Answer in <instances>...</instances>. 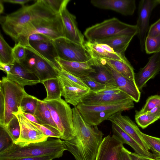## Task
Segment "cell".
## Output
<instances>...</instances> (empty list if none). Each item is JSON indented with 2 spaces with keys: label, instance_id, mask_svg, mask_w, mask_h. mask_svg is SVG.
I'll return each instance as SVG.
<instances>
[{
  "label": "cell",
  "instance_id": "1",
  "mask_svg": "<svg viewBox=\"0 0 160 160\" xmlns=\"http://www.w3.org/2000/svg\"><path fill=\"white\" fill-rule=\"evenodd\" d=\"M72 110L75 134L72 139L63 141L66 150L76 160H95L103 134L97 126L85 121L76 107Z\"/></svg>",
  "mask_w": 160,
  "mask_h": 160
},
{
  "label": "cell",
  "instance_id": "2",
  "mask_svg": "<svg viewBox=\"0 0 160 160\" xmlns=\"http://www.w3.org/2000/svg\"><path fill=\"white\" fill-rule=\"evenodd\" d=\"M57 15L43 0H38L30 5L23 6L17 11L5 16L1 23L4 32L17 41L21 30L29 23L37 19L49 18Z\"/></svg>",
  "mask_w": 160,
  "mask_h": 160
},
{
  "label": "cell",
  "instance_id": "3",
  "mask_svg": "<svg viewBox=\"0 0 160 160\" xmlns=\"http://www.w3.org/2000/svg\"><path fill=\"white\" fill-rule=\"evenodd\" d=\"M66 150L63 141L59 138L49 139L24 147H20L12 142L6 148L0 152V160H14L46 156L59 158L62 156Z\"/></svg>",
  "mask_w": 160,
  "mask_h": 160
},
{
  "label": "cell",
  "instance_id": "4",
  "mask_svg": "<svg viewBox=\"0 0 160 160\" xmlns=\"http://www.w3.org/2000/svg\"><path fill=\"white\" fill-rule=\"evenodd\" d=\"M28 94L24 87L3 77L0 81V126L5 127L15 116L23 98Z\"/></svg>",
  "mask_w": 160,
  "mask_h": 160
},
{
  "label": "cell",
  "instance_id": "5",
  "mask_svg": "<svg viewBox=\"0 0 160 160\" xmlns=\"http://www.w3.org/2000/svg\"><path fill=\"white\" fill-rule=\"evenodd\" d=\"M34 33L44 34L52 40L64 37L63 24L60 14L49 18L37 19L29 23L21 30L17 41L25 47L28 46V38Z\"/></svg>",
  "mask_w": 160,
  "mask_h": 160
},
{
  "label": "cell",
  "instance_id": "6",
  "mask_svg": "<svg viewBox=\"0 0 160 160\" xmlns=\"http://www.w3.org/2000/svg\"><path fill=\"white\" fill-rule=\"evenodd\" d=\"M136 25L127 24L114 18L87 28L84 32L87 41L97 42L125 35H137Z\"/></svg>",
  "mask_w": 160,
  "mask_h": 160
},
{
  "label": "cell",
  "instance_id": "7",
  "mask_svg": "<svg viewBox=\"0 0 160 160\" xmlns=\"http://www.w3.org/2000/svg\"><path fill=\"white\" fill-rule=\"evenodd\" d=\"M76 107L85 122L91 125L97 126L117 112L133 108L134 103L131 98L111 104L88 105L80 103Z\"/></svg>",
  "mask_w": 160,
  "mask_h": 160
},
{
  "label": "cell",
  "instance_id": "8",
  "mask_svg": "<svg viewBox=\"0 0 160 160\" xmlns=\"http://www.w3.org/2000/svg\"><path fill=\"white\" fill-rule=\"evenodd\" d=\"M43 101L49 110L52 119L61 135V139L64 140L72 139L75 133L72 110L69 105L61 98Z\"/></svg>",
  "mask_w": 160,
  "mask_h": 160
},
{
  "label": "cell",
  "instance_id": "9",
  "mask_svg": "<svg viewBox=\"0 0 160 160\" xmlns=\"http://www.w3.org/2000/svg\"><path fill=\"white\" fill-rule=\"evenodd\" d=\"M25 47L26 56L20 63L33 72L41 83L48 79L58 78L61 70L30 46Z\"/></svg>",
  "mask_w": 160,
  "mask_h": 160
},
{
  "label": "cell",
  "instance_id": "10",
  "mask_svg": "<svg viewBox=\"0 0 160 160\" xmlns=\"http://www.w3.org/2000/svg\"><path fill=\"white\" fill-rule=\"evenodd\" d=\"M58 58L64 60L81 62H87L91 58L84 45L61 37L53 40Z\"/></svg>",
  "mask_w": 160,
  "mask_h": 160
},
{
  "label": "cell",
  "instance_id": "11",
  "mask_svg": "<svg viewBox=\"0 0 160 160\" xmlns=\"http://www.w3.org/2000/svg\"><path fill=\"white\" fill-rule=\"evenodd\" d=\"M13 115L17 118L20 127L19 136L15 144L20 147H24L48 139V137L44 134L23 115L20 108L19 111Z\"/></svg>",
  "mask_w": 160,
  "mask_h": 160
},
{
  "label": "cell",
  "instance_id": "12",
  "mask_svg": "<svg viewBox=\"0 0 160 160\" xmlns=\"http://www.w3.org/2000/svg\"><path fill=\"white\" fill-rule=\"evenodd\" d=\"M158 4V0H142L139 2L136 25L138 29L137 35L142 52L144 49L145 42L149 28V21L151 13L153 9Z\"/></svg>",
  "mask_w": 160,
  "mask_h": 160
},
{
  "label": "cell",
  "instance_id": "13",
  "mask_svg": "<svg viewBox=\"0 0 160 160\" xmlns=\"http://www.w3.org/2000/svg\"><path fill=\"white\" fill-rule=\"evenodd\" d=\"M121 112H117L110 117L108 120L121 128L144 150L149 151L150 148L144 141L138 126L126 116L122 114Z\"/></svg>",
  "mask_w": 160,
  "mask_h": 160
},
{
  "label": "cell",
  "instance_id": "14",
  "mask_svg": "<svg viewBox=\"0 0 160 160\" xmlns=\"http://www.w3.org/2000/svg\"><path fill=\"white\" fill-rule=\"evenodd\" d=\"M58 78L62 88V96L67 103L76 107L91 91L73 82L59 73Z\"/></svg>",
  "mask_w": 160,
  "mask_h": 160
},
{
  "label": "cell",
  "instance_id": "15",
  "mask_svg": "<svg viewBox=\"0 0 160 160\" xmlns=\"http://www.w3.org/2000/svg\"><path fill=\"white\" fill-rule=\"evenodd\" d=\"M160 72V51L154 53L148 58L147 64L135 74L136 85L141 92L148 82L153 78Z\"/></svg>",
  "mask_w": 160,
  "mask_h": 160
},
{
  "label": "cell",
  "instance_id": "16",
  "mask_svg": "<svg viewBox=\"0 0 160 160\" xmlns=\"http://www.w3.org/2000/svg\"><path fill=\"white\" fill-rule=\"evenodd\" d=\"M123 143L112 135L105 137L99 148L95 160H120Z\"/></svg>",
  "mask_w": 160,
  "mask_h": 160
},
{
  "label": "cell",
  "instance_id": "17",
  "mask_svg": "<svg viewBox=\"0 0 160 160\" xmlns=\"http://www.w3.org/2000/svg\"><path fill=\"white\" fill-rule=\"evenodd\" d=\"M100 60L112 75L119 88L128 95L134 102H138L140 98L141 92L138 88L135 81L123 76L104 61Z\"/></svg>",
  "mask_w": 160,
  "mask_h": 160
},
{
  "label": "cell",
  "instance_id": "18",
  "mask_svg": "<svg viewBox=\"0 0 160 160\" xmlns=\"http://www.w3.org/2000/svg\"><path fill=\"white\" fill-rule=\"evenodd\" d=\"M64 33V37L78 44L84 45V37L79 29L76 18L65 7L60 13Z\"/></svg>",
  "mask_w": 160,
  "mask_h": 160
},
{
  "label": "cell",
  "instance_id": "19",
  "mask_svg": "<svg viewBox=\"0 0 160 160\" xmlns=\"http://www.w3.org/2000/svg\"><path fill=\"white\" fill-rule=\"evenodd\" d=\"M7 78L24 87L32 86L41 82L39 78L21 63L14 61L12 64L11 72L7 74Z\"/></svg>",
  "mask_w": 160,
  "mask_h": 160
},
{
  "label": "cell",
  "instance_id": "20",
  "mask_svg": "<svg viewBox=\"0 0 160 160\" xmlns=\"http://www.w3.org/2000/svg\"><path fill=\"white\" fill-rule=\"evenodd\" d=\"M90 2L97 8L112 10L125 16L132 15L136 8L134 0H92Z\"/></svg>",
  "mask_w": 160,
  "mask_h": 160
},
{
  "label": "cell",
  "instance_id": "21",
  "mask_svg": "<svg viewBox=\"0 0 160 160\" xmlns=\"http://www.w3.org/2000/svg\"><path fill=\"white\" fill-rule=\"evenodd\" d=\"M131 98L128 95L122 91L118 93L110 94H98L90 91L82 98L80 103L88 105L111 104Z\"/></svg>",
  "mask_w": 160,
  "mask_h": 160
},
{
  "label": "cell",
  "instance_id": "22",
  "mask_svg": "<svg viewBox=\"0 0 160 160\" xmlns=\"http://www.w3.org/2000/svg\"><path fill=\"white\" fill-rule=\"evenodd\" d=\"M84 46L92 58L98 60L108 59L123 61L128 60L125 56L117 54L107 44L87 41L85 42Z\"/></svg>",
  "mask_w": 160,
  "mask_h": 160
},
{
  "label": "cell",
  "instance_id": "23",
  "mask_svg": "<svg viewBox=\"0 0 160 160\" xmlns=\"http://www.w3.org/2000/svg\"><path fill=\"white\" fill-rule=\"evenodd\" d=\"M91 59L87 62H81L65 61L58 58L56 61L62 69L82 79L96 72Z\"/></svg>",
  "mask_w": 160,
  "mask_h": 160
},
{
  "label": "cell",
  "instance_id": "24",
  "mask_svg": "<svg viewBox=\"0 0 160 160\" xmlns=\"http://www.w3.org/2000/svg\"><path fill=\"white\" fill-rule=\"evenodd\" d=\"M113 136L122 142L131 146L135 153L142 157L154 159L152 153L142 148L133 138L116 124L112 123Z\"/></svg>",
  "mask_w": 160,
  "mask_h": 160
},
{
  "label": "cell",
  "instance_id": "25",
  "mask_svg": "<svg viewBox=\"0 0 160 160\" xmlns=\"http://www.w3.org/2000/svg\"><path fill=\"white\" fill-rule=\"evenodd\" d=\"M28 46L52 63L59 69L62 70L56 61L58 56L53 40L42 42H30Z\"/></svg>",
  "mask_w": 160,
  "mask_h": 160
},
{
  "label": "cell",
  "instance_id": "26",
  "mask_svg": "<svg viewBox=\"0 0 160 160\" xmlns=\"http://www.w3.org/2000/svg\"><path fill=\"white\" fill-rule=\"evenodd\" d=\"M91 61L96 72L89 76L90 77L105 85L106 88L118 87L112 75L100 60L92 58Z\"/></svg>",
  "mask_w": 160,
  "mask_h": 160
},
{
  "label": "cell",
  "instance_id": "27",
  "mask_svg": "<svg viewBox=\"0 0 160 160\" xmlns=\"http://www.w3.org/2000/svg\"><path fill=\"white\" fill-rule=\"evenodd\" d=\"M134 35H125L113 37L97 42L99 43L107 44L118 54L125 56V52Z\"/></svg>",
  "mask_w": 160,
  "mask_h": 160
},
{
  "label": "cell",
  "instance_id": "28",
  "mask_svg": "<svg viewBox=\"0 0 160 160\" xmlns=\"http://www.w3.org/2000/svg\"><path fill=\"white\" fill-rule=\"evenodd\" d=\"M101 60L109 65L123 76L130 79L135 81V73L134 68L128 60L123 61L108 59Z\"/></svg>",
  "mask_w": 160,
  "mask_h": 160
},
{
  "label": "cell",
  "instance_id": "29",
  "mask_svg": "<svg viewBox=\"0 0 160 160\" xmlns=\"http://www.w3.org/2000/svg\"><path fill=\"white\" fill-rule=\"evenodd\" d=\"M34 116L40 124L49 125L58 130L52 119L49 110L43 100L38 99Z\"/></svg>",
  "mask_w": 160,
  "mask_h": 160
},
{
  "label": "cell",
  "instance_id": "30",
  "mask_svg": "<svg viewBox=\"0 0 160 160\" xmlns=\"http://www.w3.org/2000/svg\"><path fill=\"white\" fill-rule=\"evenodd\" d=\"M42 83L45 88L47 95L44 101L57 100L61 98L62 88L58 78L44 81Z\"/></svg>",
  "mask_w": 160,
  "mask_h": 160
},
{
  "label": "cell",
  "instance_id": "31",
  "mask_svg": "<svg viewBox=\"0 0 160 160\" xmlns=\"http://www.w3.org/2000/svg\"><path fill=\"white\" fill-rule=\"evenodd\" d=\"M13 48L4 39L1 34L0 35V62L12 64L14 61L13 56Z\"/></svg>",
  "mask_w": 160,
  "mask_h": 160
},
{
  "label": "cell",
  "instance_id": "32",
  "mask_svg": "<svg viewBox=\"0 0 160 160\" xmlns=\"http://www.w3.org/2000/svg\"><path fill=\"white\" fill-rule=\"evenodd\" d=\"M38 99L28 94L23 98L20 106L23 112L30 113L34 115L36 111Z\"/></svg>",
  "mask_w": 160,
  "mask_h": 160
},
{
  "label": "cell",
  "instance_id": "33",
  "mask_svg": "<svg viewBox=\"0 0 160 160\" xmlns=\"http://www.w3.org/2000/svg\"><path fill=\"white\" fill-rule=\"evenodd\" d=\"M145 142L152 152L154 159L160 160V138L147 135L142 132Z\"/></svg>",
  "mask_w": 160,
  "mask_h": 160
},
{
  "label": "cell",
  "instance_id": "34",
  "mask_svg": "<svg viewBox=\"0 0 160 160\" xmlns=\"http://www.w3.org/2000/svg\"><path fill=\"white\" fill-rule=\"evenodd\" d=\"M135 119L138 125L143 129L159 119L153 115L147 113H140L137 110L135 111Z\"/></svg>",
  "mask_w": 160,
  "mask_h": 160
},
{
  "label": "cell",
  "instance_id": "35",
  "mask_svg": "<svg viewBox=\"0 0 160 160\" xmlns=\"http://www.w3.org/2000/svg\"><path fill=\"white\" fill-rule=\"evenodd\" d=\"M3 128L8 134L12 142L15 143L19 138L20 133L19 123L16 117L15 116L5 127Z\"/></svg>",
  "mask_w": 160,
  "mask_h": 160
},
{
  "label": "cell",
  "instance_id": "36",
  "mask_svg": "<svg viewBox=\"0 0 160 160\" xmlns=\"http://www.w3.org/2000/svg\"><path fill=\"white\" fill-rule=\"evenodd\" d=\"M144 49L148 54L154 53L160 51V35L154 38L147 36L144 44Z\"/></svg>",
  "mask_w": 160,
  "mask_h": 160
},
{
  "label": "cell",
  "instance_id": "37",
  "mask_svg": "<svg viewBox=\"0 0 160 160\" xmlns=\"http://www.w3.org/2000/svg\"><path fill=\"white\" fill-rule=\"evenodd\" d=\"M31 122L45 135L49 137L61 139V135L58 129L49 125H41Z\"/></svg>",
  "mask_w": 160,
  "mask_h": 160
},
{
  "label": "cell",
  "instance_id": "38",
  "mask_svg": "<svg viewBox=\"0 0 160 160\" xmlns=\"http://www.w3.org/2000/svg\"><path fill=\"white\" fill-rule=\"evenodd\" d=\"M45 3L56 14H60L70 0H43Z\"/></svg>",
  "mask_w": 160,
  "mask_h": 160
},
{
  "label": "cell",
  "instance_id": "39",
  "mask_svg": "<svg viewBox=\"0 0 160 160\" xmlns=\"http://www.w3.org/2000/svg\"><path fill=\"white\" fill-rule=\"evenodd\" d=\"M158 106H160V95H152L148 98L145 104L139 112L140 113H146Z\"/></svg>",
  "mask_w": 160,
  "mask_h": 160
},
{
  "label": "cell",
  "instance_id": "40",
  "mask_svg": "<svg viewBox=\"0 0 160 160\" xmlns=\"http://www.w3.org/2000/svg\"><path fill=\"white\" fill-rule=\"evenodd\" d=\"M12 52L14 61L21 63L26 56L27 49L25 46L18 42L13 48Z\"/></svg>",
  "mask_w": 160,
  "mask_h": 160
},
{
  "label": "cell",
  "instance_id": "41",
  "mask_svg": "<svg viewBox=\"0 0 160 160\" xmlns=\"http://www.w3.org/2000/svg\"><path fill=\"white\" fill-rule=\"evenodd\" d=\"M90 88L91 91L96 92L102 90L106 88V85L96 81L88 76L82 79Z\"/></svg>",
  "mask_w": 160,
  "mask_h": 160
},
{
  "label": "cell",
  "instance_id": "42",
  "mask_svg": "<svg viewBox=\"0 0 160 160\" xmlns=\"http://www.w3.org/2000/svg\"><path fill=\"white\" fill-rule=\"evenodd\" d=\"M0 152L6 148L12 142L5 129L0 126Z\"/></svg>",
  "mask_w": 160,
  "mask_h": 160
},
{
  "label": "cell",
  "instance_id": "43",
  "mask_svg": "<svg viewBox=\"0 0 160 160\" xmlns=\"http://www.w3.org/2000/svg\"><path fill=\"white\" fill-rule=\"evenodd\" d=\"M60 73L73 82L82 86L84 88L90 89L82 79L76 77L62 69L60 71Z\"/></svg>",
  "mask_w": 160,
  "mask_h": 160
},
{
  "label": "cell",
  "instance_id": "44",
  "mask_svg": "<svg viewBox=\"0 0 160 160\" xmlns=\"http://www.w3.org/2000/svg\"><path fill=\"white\" fill-rule=\"evenodd\" d=\"M160 35V18L151 25L147 33V36L153 38Z\"/></svg>",
  "mask_w": 160,
  "mask_h": 160
},
{
  "label": "cell",
  "instance_id": "45",
  "mask_svg": "<svg viewBox=\"0 0 160 160\" xmlns=\"http://www.w3.org/2000/svg\"><path fill=\"white\" fill-rule=\"evenodd\" d=\"M51 40H52L45 35L40 33H34L29 36L28 38V42L29 45L30 42H42Z\"/></svg>",
  "mask_w": 160,
  "mask_h": 160
},
{
  "label": "cell",
  "instance_id": "46",
  "mask_svg": "<svg viewBox=\"0 0 160 160\" xmlns=\"http://www.w3.org/2000/svg\"><path fill=\"white\" fill-rule=\"evenodd\" d=\"M121 92L118 87H115L105 88L102 90L94 92L98 94H113L118 93Z\"/></svg>",
  "mask_w": 160,
  "mask_h": 160
},
{
  "label": "cell",
  "instance_id": "47",
  "mask_svg": "<svg viewBox=\"0 0 160 160\" xmlns=\"http://www.w3.org/2000/svg\"><path fill=\"white\" fill-rule=\"evenodd\" d=\"M56 158L52 156H46L40 157H28L19 158L14 160H52Z\"/></svg>",
  "mask_w": 160,
  "mask_h": 160
},
{
  "label": "cell",
  "instance_id": "48",
  "mask_svg": "<svg viewBox=\"0 0 160 160\" xmlns=\"http://www.w3.org/2000/svg\"><path fill=\"white\" fill-rule=\"evenodd\" d=\"M129 151L124 147L120 153V160H132L129 154Z\"/></svg>",
  "mask_w": 160,
  "mask_h": 160
},
{
  "label": "cell",
  "instance_id": "49",
  "mask_svg": "<svg viewBox=\"0 0 160 160\" xmlns=\"http://www.w3.org/2000/svg\"><path fill=\"white\" fill-rule=\"evenodd\" d=\"M12 64H7L0 62V69L5 72L7 74H9L11 72Z\"/></svg>",
  "mask_w": 160,
  "mask_h": 160
},
{
  "label": "cell",
  "instance_id": "50",
  "mask_svg": "<svg viewBox=\"0 0 160 160\" xmlns=\"http://www.w3.org/2000/svg\"><path fill=\"white\" fill-rule=\"evenodd\" d=\"M146 113L153 115L160 119V106L156 107Z\"/></svg>",
  "mask_w": 160,
  "mask_h": 160
},
{
  "label": "cell",
  "instance_id": "51",
  "mask_svg": "<svg viewBox=\"0 0 160 160\" xmlns=\"http://www.w3.org/2000/svg\"><path fill=\"white\" fill-rule=\"evenodd\" d=\"M2 2H8L14 4H19L24 6V4L29 2L30 0H2Z\"/></svg>",
  "mask_w": 160,
  "mask_h": 160
},
{
  "label": "cell",
  "instance_id": "52",
  "mask_svg": "<svg viewBox=\"0 0 160 160\" xmlns=\"http://www.w3.org/2000/svg\"><path fill=\"white\" fill-rule=\"evenodd\" d=\"M22 113L23 115L30 121L39 124L38 121L37 120L35 116L30 113L27 112H23Z\"/></svg>",
  "mask_w": 160,
  "mask_h": 160
},
{
  "label": "cell",
  "instance_id": "53",
  "mask_svg": "<svg viewBox=\"0 0 160 160\" xmlns=\"http://www.w3.org/2000/svg\"><path fill=\"white\" fill-rule=\"evenodd\" d=\"M129 154L132 160H142L140 156L135 152H132L129 151Z\"/></svg>",
  "mask_w": 160,
  "mask_h": 160
},
{
  "label": "cell",
  "instance_id": "54",
  "mask_svg": "<svg viewBox=\"0 0 160 160\" xmlns=\"http://www.w3.org/2000/svg\"><path fill=\"white\" fill-rule=\"evenodd\" d=\"M2 0H0V13H2L4 11V7L2 4Z\"/></svg>",
  "mask_w": 160,
  "mask_h": 160
},
{
  "label": "cell",
  "instance_id": "55",
  "mask_svg": "<svg viewBox=\"0 0 160 160\" xmlns=\"http://www.w3.org/2000/svg\"><path fill=\"white\" fill-rule=\"evenodd\" d=\"M140 158L142 160H157L154 159L142 157H140Z\"/></svg>",
  "mask_w": 160,
  "mask_h": 160
},
{
  "label": "cell",
  "instance_id": "56",
  "mask_svg": "<svg viewBox=\"0 0 160 160\" xmlns=\"http://www.w3.org/2000/svg\"><path fill=\"white\" fill-rule=\"evenodd\" d=\"M158 2L159 4H160V0H158Z\"/></svg>",
  "mask_w": 160,
  "mask_h": 160
}]
</instances>
